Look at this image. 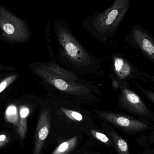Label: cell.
Segmentation results:
<instances>
[{
	"mask_svg": "<svg viewBox=\"0 0 154 154\" xmlns=\"http://www.w3.org/2000/svg\"><path fill=\"white\" fill-rule=\"evenodd\" d=\"M0 29L4 38L11 41L23 42L29 38V29L25 22L1 5Z\"/></svg>",
	"mask_w": 154,
	"mask_h": 154,
	"instance_id": "cell-6",
	"label": "cell"
},
{
	"mask_svg": "<svg viewBox=\"0 0 154 154\" xmlns=\"http://www.w3.org/2000/svg\"><path fill=\"white\" fill-rule=\"evenodd\" d=\"M58 41L63 49V55L70 62V66L78 71L94 73L98 67L96 59L78 42L66 28L59 27L56 31Z\"/></svg>",
	"mask_w": 154,
	"mask_h": 154,
	"instance_id": "cell-2",
	"label": "cell"
},
{
	"mask_svg": "<svg viewBox=\"0 0 154 154\" xmlns=\"http://www.w3.org/2000/svg\"><path fill=\"white\" fill-rule=\"evenodd\" d=\"M118 99L119 107L148 123L154 122V112L142 98L130 88L129 82L120 83Z\"/></svg>",
	"mask_w": 154,
	"mask_h": 154,
	"instance_id": "cell-4",
	"label": "cell"
},
{
	"mask_svg": "<svg viewBox=\"0 0 154 154\" xmlns=\"http://www.w3.org/2000/svg\"><path fill=\"white\" fill-rule=\"evenodd\" d=\"M91 133V134L98 140H99L100 142L108 145L111 146H113V143L111 142V140L107 137V136L104 134L103 133L98 132L94 130H90Z\"/></svg>",
	"mask_w": 154,
	"mask_h": 154,
	"instance_id": "cell-14",
	"label": "cell"
},
{
	"mask_svg": "<svg viewBox=\"0 0 154 154\" xmlns=\"http://www.w3.org/2000/svg\"><path fill=\"white\" fill-rule=\"evenodd\" d=\"M135 86L137 88V89L142 93V94L154 105V91L148 89L142 86L140 84L134 82Z\"/></svg>",
	"mask_w": 154,
	"mask_h": 154,
	"instance_id": "cell-13",
	"label": "cell"
},
{
	"mask_svg": "<svg viewBox=\"0 0 154 154\" xmlns=\"http://www.w3.org/2000/svg\"><path fill=\"white\" fill-rule=\"evenodd\" d=\"M35 133L33 154H40L51 128V117L48 99L42 102Z\"/></svg>",
	"mask_w": 154,
	"mask_h": 154,
	"instance_id": "cell-9",
	"label": "cell"
},
{
	"mask_svg": "<svg viewBox=\"0 0 154 154\" xmlns=\"http://www.w3.org/2000/svg\"><path fill=\"white\" fill-rule=\"evenodd\" d=\"M32 72L48 87L59 92L63 98L77 103H88L100 100V91L93 84L72 73L66 76L54 75L38 63L29 65Z\"/></svg>",
	"mask_w": 154,
	"mask_h": 154,
	"instance_id": "cell-1",
	"label": "cell"
},
{
	"mask_svg": "<svg viewBox=\"0 0 154 154\" xmlns=\"http://www.w3.org/2000/svg\"><path fill=\"white\" fill-rule=\"evenodd\" d=\"M78 137H74L60 145L52 154H67L72 151L76 146Z\"/></svg>",
	"mask_w": 154,
	"mask_h": 154,
	"instance_id": "cell-12",
	"label": "cell"
},
{
	"mask_svg": "<svg viewBox=\"0 0 154 154\" xmlns=\"http://www.w3.org/2000/svg\"><path fill=\"white\" fill-rule=\"evenodd\" d=\"M112 85L113 88L115 90H119L120 87V83L116 78H113L112 80Z\"/></svg>",
	"mask_w": 154,
	"mask_h": 154,
	"instance_id": "cell-17",
	"label": "cell"
},
{
	"mask_svg": "<svg viewBox=\"0 0 154 154\" xmlns=\"http://www.w3.org/2000/svg\"><path fill=\"white\" fill-rule=\"evenodd\" d=\"M131 1L115 0L110 8L91 21L88 30L99 40H106L116 31L130 8Z\"/></svg>",
	"mask_w": 154,
	"mask_h": 154,
	"instance_id": "cell-3",
	"label": "cell"
},
{
	"mask_svg": "<svg viewBox=\"0 0 154 154\" xmlns=\"http://www.w3.org/2000/svg\"><path fill=\"white\" fill-rule=\"evenodd\" d=\"M94 111L100 119L132 135L143 133L152 128V123L131 116L97 109H94Z\"/></svg>",
	"mask_w": 154,
	"mask_h": 154,
	"instance_id": "cell-5",
	"label": "cell"
},
{
	"mask_svg": "<svg viewBox=\"0 0 154 154\" xmlns=\"http://www.w3.org/2000/svg\"><path fill=\"white\" fill-rule=\"evenodd\" d=\"M109 134L113 141V145L118 154H130L128 144L125 139L115 131H110Z\"/></svg>",
	"mask_w": 154,
	"mask_h": 154,
	"instance_id": "cell-10",
	"label": "cell"
},
{
	"mask_svg": "<svg viewBox=\"0 0 154 154\" xmlns=\"http://www.w3.org/2000/svg\"><path fill=\"white\" fill-rule=\"evenodd\" d=\"M17 78L16 75H12L3 80L0 82V94L4 91L8 86H10Z\"/></svg>",
	"mask_w": 154,
	"mask_h": 154,
	"instance_id": "cell-15",
	"label": "cell"
},
{
	"mask_svg": "<svg viewBox=\"0 0 154 154\" xmlns=\"http://www.w3.org/2000/svg\"><path fill=\"white\" fill-rule=\"evenodd\" d=\"M30 109L26 106H23L20 108V119L17 125V130L21 138L23 140L27 131V119L29 114Z\"/></svg>",
	"mask_w": 154,
	"mask_h": 154,
	"instance_id": "cell-11",
	"label": "cell"
},
{
	"mask_svg": "<svg viewBox=\"0 0 154 154\" xmlns=\"http://www.w3.org/2000/svg\"><path fill=\"white\" fill-rule=\"evenodd\" d=\"M129 44L154 65V37L141 24L134 26L126 36Z\"/></svg>",
	"mask_w": 154,
	"mask_h": 154,
	"instance_id": "cell-8",
	"label": "cell"
},
{
	"mask_svg": "<svg viewBox=\"0 0 154 154\" xmlns=\"http://www.w3.org/2000/svg\"><path fill=\"white\" fill-rule=\"evenodd\" d=\"M113 68L115 78L121 83L137 79L143 82L152 81L149 75L134 66L122 53H116L113 56Z\"/></svg>",
	"mask_w": 154,
	"mask_h": 154,
	"instance_id": "cell-7",
	"label": "cell"
},
{
	"mask_svg": "<svg viewBox=\"0 0 154 154\" xmlns=\"http://www.w3.org/2000/svg\"><path fill=\"white\" fill-rule=\"evenodd\" d=\"M9 141L8 137L4 134L0 135V148L3 147Z\"/></svg>",
	"mask_w": 154,
	"mask_h": 154,
	"instance_id": "cell-16",
	"label": "cell"
},
{
	"mask_svg": "<svg viewBox=\"0 0 154 154\" xmlns=\"http://www.w3.org/2000/svg\"><path fill=\"white\" fill-rule=\"evenodd\" d=\"M152 81L154 82V75L152 76Z\"/></svg>",
	"mask_w": 154,
	"mask_h": 154,
	"instance_id": "cell-18",
	"label": "cell"
}]
</instances>
